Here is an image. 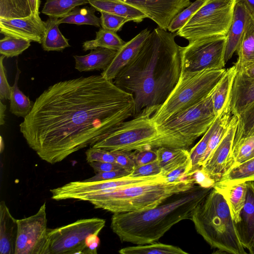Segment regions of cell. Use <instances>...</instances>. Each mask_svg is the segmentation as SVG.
I'll list each match as a JSON object with an SVG mask.
<instances>
[{
  "label": "cell",
  "mask_w": 254,
  "mask_h": 254,
  "mask_svg": "<svg viewBox=\"0 0 254 254\" xmlns=\"http://www.w3.org/2000/svg\"><path fill=\"white\" fill-rule=\"evenodd\" d=\"M191 220L197 233L217 253L246 254L223 195L212 188L194 210Z\"/></svg>",
  "instance_id": "5"
},
{
  "label": "cell",
  "mask_w": 254,
  "mask_h": 254,
  "mask_svg": "<svg viewBox=\"0 0 254 254\" xmlns=\"http://www.w3.org/2000/svg\"><path fill=\"white\" fill-rule=\"evenodd\" d=\"M17 223L14 254H49L46 202L36 214L17 219Z\"/></svg>",
  "instance_id": "13"
},
{
  "label": "cell",
  "mask_w": 254,
  "mask_h": 254,
  "mask_svg": "<svg viewBox=\"0 0 254 254\" xmlns=\"http://www.w3.org/2000/svg\"><path fill=\"white\" fill-rule=\"evenodd\" d=\"M45 31V21L39 13L22 18H0V32L4 35L42 44Z\"/></svg>",
  "instance_id": "16"
},
{
  "label": "cell",
  "mask_w": 254,
  "mask_h": 254,
  "mask_svg": "<svg viewBox=\"0 0 254 254\" xmlns=\"http://www.w3.org/2000/svg\"><path fill=\"white\" fill-rule=\"evenodd\" d=\"M190 178L195 184L205 188H213L216 182L201 168L191 173Z\"/></svg>",
  "instance_id": "48"
},
{
  "label": "cell",
  "mask_w": 254,
  "mask_h": 254,
  "mask_svg": "<svg viewBox=\"0 0 254 254\" xmlns=\"http://www.w3.org/2000/svg\"><path fill=\"white\" fill-rule=\"evenodd\" d=\"M156 151L157 161L162 169L163 175L190 159V150L187 149L161 147Z\"/></svg>",
  "instance_id": "26"
},
{
  "label": "cell",
  "mask_w": 254,
  "mask_h": 254,
  "mask_svg": "<svg viewBox=\"0 0 254 254\" xmlns=\"http://www.w3.org/2000/svg\"><path fill=\"white\" fill-rule=\"evenodd\" d=\"M176 36L159 27L155 28L113 80L117 86L133 95V117L146 108L161 105L178 83L181 58Z\"/></svg>",
  "instance_id": "2"
},
{
  "label": "cell",
  "mask_w": 254,
  "mask_h": 254,
  "mask_svg": "<svg viewBox=\"0 0 254 254\" xmlns=\"http://www.w3.org/2000/svg\"><path fill=\"white\" fill-rule=\"evenodd\" d=\"M160 106L143 109L132 119L123 122L92 147L110 151H133L144 148L158 149L164 147L158 125L152 119L153 114Z\"/></svg>",
  "instance_id": "7"
},
{
  "label": "cell",
  "mask_w": 254,
  "mask_h": 254,
  "mask_svg": "<svg viewBox=\"0 0 254 254\" xmlns=\"http://www.w3.org/2000/svg\"><path fill=\"white\" fill-rule=\"evenodd\" d=\"M126 3L144 13L159 27L167 30L173 18L191 4L190 0H114Z\"/></svg>",
  "instance_id": "14"
},
{
  "label": "cell",
  "mask_w": 254,
  "mask_h": 254,
  "mask_svg": "<svg viewBox=\"0 0 254 254\" xmlns=\"http://www.w3.org/2000/svg\"><path fill=\"white\" fill-rule=\"evenodd\" d=\"M205 1V0H196L178 13L172 20L168 27L169 32L175 33L182 28Z\"/></svg>",
  "instance_id": "40"
},
{
  "label": "cell",
  "mask_w": 254,
  "mask_h": 254,
  "mask_svg": "<svg viewBox=\"0 0 254 254\" xmlns=\"http://www.w3.org/2000/svg\"><path fill=\"white\" fill-rule=\"evenodd\" d=\"M17 69L14 82L11 86L9 111L12 114L24 118L31 111L34 103L18 88V80L20 70L18 66Z\"/></svg>",
  "instance_id": "31"
},
{
  "label": "cell",
  "mask_w": 254,
  "mask_h": 254,
  "mask_svg": "<svg viewBox=\"0 0 254 254\" xmlns=\"http://www.w3.org/2000/svg\"><path fill=\"white\" fill-rule=\"evenodd\" d=\"M238 118L233 146L241 139L254 135V103L238 116Z\"/></svg>",
  "instance_id": "37"
},
{
  "label": "cell",
  "mask_w": 254,
  "mask_h": 254,
  "mask_svg": "<svg viewBox=\"0 0 254 254\" xmlns=\"http://www.w3.org/2000/svg\"><path fill=\"white\" fill-rule=\"evenodd\" d=\"M89 4L96 10L106 12L127 18L129 21L140 23L146 18L139 9L126 3L114 0H88Z\"/></svg>",
  "instance_id": "23"
},
{
  "label": "cell",
  "mask_w": 254,
  "mask_h": 254,
  "mask_svg": "<svg viewBox=\"0 0 254 254\" xmlns=\"http://www.w3.org/2000/svg\"><path fill=\"white\" fill-rule=\"evenodd\" d=\"M254 150V135L243 138L239 140L233 146L230 168L249 159Z\"/></svg>",
  "instance_id": "39"
},
{
  "label": "cell",
  "mask_w": 254,
  "mask_h": 254,
  "mask_svg": "<svg viewBox=\"0 0 254 254\" xmlns=\"http://www.w3.org/2000/svg\"><path fill=\"white\" fill-rule=\"evenodd\" d=\"M134 114L133 95L101 75L49 87L19 125L29 146L53 164L92 147Z\"/></svg>",
  "instance_id": "1"
},
{
  "label": "cell",
  "mask_w": 254,
  "mask_h": 254,
  "mask_svg": "<svg viewBox=\"0 0 254 254\" xmlns=\"http://www.w3.org/2000/svg\"><path fill=\"white\" fill-rule=\"evenodd\" d=\"M89 164L96 173L123 169L116 163L95 161Z\"/></svg>",
  "instance_id": "49"
},
{
  "label": "cell",
  "mask_w": 254,
  "mask_h": 254,
  "mask_svg": "<svg viewBox=\"0 0 254 254\" xmlns=\"http://www.w3.org/2000/svg\"><path fill=\"white\" fill-rule=\"evenodd\" d=\"M157 149L141 148L132 151V156L135 167L157 160Z\"/></svg>",
  "instance_id": "42"
},
{
  "label": "cell",
  "mask_w": 254,
  "mask_h": 254,
  "mask_svg": "<svg viewBox=\"0 0 254 254\" xmlns=\"http://www.w3.org/2000/svg\"><path fill=\"white\" fill-rule=\"evenodd\" d=\"M226 39L224 35L208 36L181 47V75L224 68Z\"/></svg>",
  "instance_id": "10"
},
{
  "label": "cell",
  "mask_w": 254,
  "mask_h": 254,
  "mask_svg": "<svg viewBox=\"0 0 254 254\" xmlns=\"http://www.w3.org/2000/svg\"><path fill=\"white\" fill-rule=\"evenodd\" d=\"M118 51L102 48L92 50L84 56H73L75 68L80 72L105 70L110 64Z\"/></svg>",
  "instance_id": "22"
},
{
  "label": "cell",
  "mask_w": 254,
  "mask_h": 254,
  "mask_svg": "<svg viewBox=\"0 0 254 254\" xmlns=\"http://www.w3.org/2000/svg\"><path fill=\"white\" fill-rule=\"evenodd\" d=\"M226 200L231 216L235 223L239 221L241 211L244 207L247 192V183L226 186L215 182L213 187Z\"/></svg>",
  "instance_id": "24"
},
{
  "label": "cell",
  "mask_w": 254,
  "mask_h": 254,
  "mask_svg": "<svg viewBox=\"0 0 254 254\" xmlns=\"http://www.w3.org/2000/svg\"><path fill=\"white\" fill-rule=\"evenodd\" d=\"M236 0H205L176 36L191 41L215 35H227L231 25Z\"/></svg>",
  "instance_id": "9"
},
{
  "label": "cell",
  "mask_w": 254,
  "mask_h": 254,
  "mask_svg": "<svg viewBox=\"0 0 254 254\" xmlns=\"http://www.w3.org/2000/svg\"><path fill=\"white\" fill-rule=\"evenodd\" d=\"M246 183L245 202L235 225L242 245L250 252L254 238V181Z\"/></svg>",
  "instance_id": "19"
},
{
  "label": "cell",
  "mask_w": 254,
  "mask_h": 254,
  "mask_svg": "<svg viewBox=\"0 0 254 254\" xmlns=\"http://www.w3.org/2000/svg\"><path fill=\"white\" fill-rule=\"evenodd\" d=\"M221 112L217 115L212 125L203 135L201 139L190 150V158L192 164L191 173L201 167L209 138L220 122L221 118Z\"/></svg>",
  "instance_id": "35"
},
{
  "label": "cell",
  "mask_w": 254,
  "mask_h": 254,
  "mask_svg": "<svg viewBox=\"0 0 254 254\" xmlns=\"http://www.w3.org/2000/svg\"><path fill=\"white\" fill-rule=\"evenodd\" d=\"M195 185L192 179L175 182L156 181L110 189L99 194L86 196L82 200L113 213H126L153 208L170 196L189 190Z\"/></svg>",
  "instance_id": "4"
},
{
  "label": "cell",
  "mask_w": 254,
  "mask_h": 254,
  "mask_svg": "<svg viewBox=\"0 0 254 254\" xmlns=\"http://www.w3.org/2000/svg\"><path fill=\"white\" fill-rule=\"evenodd\" d=\"M237 70L244 73L251 78H254V63L237 68Z\"/></svg>",
  "instance_id": "51"
},
{
  "label": "cell",
  "mask_w": 254,
  "mask_h": 254,
  "mask_svg": "<svg viewBox=\"0 0 254 254\" xmlns=\"http://www.w3.org/2000/svg\"><path fill=\"white\" fill-rule=\"evenodd\" d=\"M250 13L244 0H236L232 22L227 35L224 56L225 63L237 51Z\"/></svg>",
  "instance_id": "20"
},
{
  "label": "cell",
  "mask_w": 254,
  "mask_h": 254,
  "mask_svg": "<svg viewBox=\"0 0 254 254\" xmlns=\"http://www.w3.org/2000/svg\"><path fill=\"white\" fill-rule=\"evenodd\" d=\"M249 11L254 14V0H244Z\"/></svg>",
  "instance_id": "54"
},
{
  "label": "cell",
  "mask_w": 254,
  "mask_h": 254,
  "mask_svg": "<svg viewBox=\"0 0 254 254\" xmlns=\"http://www.w3.org/2000/svg\"><path fill=\"white\" fill-rule=\"evenodd\" d=\"M58 18L50 17L45 21L46 31L42 46L46 51H61L70 47L68 40L60 31Z\"/></svg>",
  "instance_id": "28"
},
{
  "label": "cell",
  "mask_w": 254,
  "mask_h": 254,
  "mask_svg": "<svg viewBox=\"0 0 254 254\" xmlns=\"http://www.w3.org/2000/svg\"><path fill=\"white\" fill-rule=\"evenodd\" d=\"M254 157V151H253V152H252V154L251 155V156H250V157L249 159H250V158H253V157Z\"/></svg>",
  "instance_id": "55"
},
{
  "label": "cell",
  "mask_w": 254,
  "mask_h": 254,
  "mask_svg": "<svg viewBox=\"0 0 254 254\" xmlns=\"http://www.w3.org/2000/svg\"><path fill=\"white\" fill-rule=\"evenodd\" d=\"M238 121L237 116H232L225 135L201 166V169L216 182L230 167Z\"/></svg>",
  "instance_id": "15"
},
{
  "label": "cell",
  "mask_w": 254,
  "mask_h": 254,
  "mask_svg": "<svg viewBox=\"0 0 254 254\" xmlns=\"http://www.w3.org/2000/svg\"><path fill=\"white\" fill-rule=\"evenodd\" d=\"M237 53V68L254 63V14L250 13Z\"/></svg>",
  "instance_id": "25"
},
{
  "label": "cell",
  "mask_w": 254,
  "mask_h": 254,
  "mask_svg": "<svg viewBox=\"0 0 254 254\" xmlns=\"http://www.w3.org/2000/svg\"><path fill=\"white\" fill-rule=\"evenodd\" d=\"M163 174L162 170L156 161L135 167L129 175L131 177H145Z\"/></svg>",
  "instance_id": "44"
},
{
  "label": "cell",
  "mask_w": 254,
  "mask_h": 254,
  "mask_svg": "<svg viewBox=\"0 0 254 254\" xmlns=\"http://www.w3.org/2000/svg\"><path fill=\"white\" fill-rule=\"evenodd\" d=\"M32 13L29 0H0V18H22Z\"/></svg>",
  "instance_id": "36"
},
{
  "label": "cell",
  "mask_w": 254,
  "mask_h": 254,
  "mask_svg": "<svg viewBox=\"0 0 254 254\" xmlns=\"http://www.w3.org/2000/svg\"><path fill=\"white\" fill-rule=\"evenodd\" d=\"M126 43L117 34V32L101 28L96 32L95 39L83 42L82 48L84 51L92 50L97 48L118 51Z\"/></svg>",
  "instance_id": "30"
},
{
  "label": "cell",
  "mask_w": 254,
  "mask_h": 254,
  "mask_svg": "<svg viewBox=\"0 0 254 254\" xmlns=\"http://www.w3.org/2000/svg\"><path fill=\"white\" fill-rule=\"evenodd\" d=\"M96 234L89 235L86 238L85 244L87 254H96L97 248L100 245V239Z\"/></svg>",
  "instance_id": "50"
},
{
  "label": "cell",
  "mask_w": 254,
  "mask_h": 254,
  "mask_svg": "<svg viewBox=\"0 0 254 254\" xmlns=\"http://www.w3.org/2000/svg\"><path fill=\"white\" fill-rule=\"evenodd\" d=\"M88 163L95 161L115 163V158L112 151L101 148L91 147L85 152Z\"/></svg>",
  "instance_id": "43"
},
{
  "label": "cell",
  "mask_w": 254,
  "mask_h": 254,
  "mask_svg": "<svg viewBox=\"0 0 254 254\" xmlns=\"http://www.w3.org/2000/svg\"><path fill=\"white\" fill-rule=\"evenodd\" d=\"M100 22L102 28L115 32L120 30L126 22V17L106 12H101Z\"/></svg>",
  "instance_id": "41"
},
{
  "label": "cell",
  "mask_w": 254,
  "mask_h": 254,
  "mask_svg": "<svg viewBox=\"0 0 254 254\" xmlns=\"http://www.w3.org/2000/svg\"><path fill=\"white\" fill-rule=\"evenodd\" d=\"M30 42L24 39L5 35L0 40V54L7 58L18 56L30 47Z\"/></svg>",
  "instance_id": "38"
},
{
  "label": "cell",
  "mask_w": 254,
  "mask_h": 254,
  "mask_svg": "<svg viewBox=\"0 0 254 254\" xmlns=\"http://www.w3.org/2000/svg\"><path fill=\"white\" fill-rule=\"evenodd\" d=\"M42 13L58 19L66 15L78 6L88 3V0H45Z\"/></svg>",
  "instance_id": "34"
},
{
  "label": "cell",
  "mask_w": 254,
  "mask_h": 254,
  "mask_svg": "<svg viewBox=\"0 0 254 254\" xmlns=\"http://www.w3.org/2000/svg\"><path fill=\"white\" fill-rule=\"evenodd\" d=\"M166 180L163 174L145 177H123L96 182L74 181L50 190L52 199L56 200L82 199L87 196L99 194L110 189H118L156 181Z\"/></svg>",
  "instance_id": "12"
},
{
  "label": "cell",
  "mask_w": 254,
  "mask_h": 254,
  "mask_svg": "<svg viewBox=\"0 0 254 254\" xmlns=\"http://www.w3.org/2000/svg\"><path fill=\"white\" fill-rule=\"evenodd\" d=\"M17 235V219L4 201L0 203V253L14 254Z\"/></svg>",
  "instance_id": "21"
},
{
  "label": "cell",
  "mask_w": 254,
  "mask_h": 254,
  "mask_svg": "<svg viewBox=\"0 0 254 254\" xmlns=\"http://www.w3.org/2000/svg\"><path fill=\"white\" fill-rule=\"evenodd\" d=\"M213 92L158 125L164 147L189 149L205 133L217 116L213 107Z\"/></svg>",
  "instance_id": "6"
},
{
  "label": "cell",
  "mask_w": 254,
  "mask_h": 254,
  "mask_svg": "<svg viewBox=\"0 0 254 254\" xmlns=\"http://www.w3.org/2000/svg\"><path fill=\"white\" fill-rule=\"evenodd\" d=\"M32 13H39L40 0H29Z\"/></svg>",
  "instance_id": "52"
},
{
  "label": "cell",
  "mask_w": 254,
  "mask_h": 254,
  "mask_svg": "<svg viewBox=\"0 0 254 254\" xmlns=\"http://www.w3.org/2000/svg\"><path fill=\"white\" fill-rule=\"evenodd\" d=\"M150 32L146 28L126 42L117 52L108 67L101 73V76L108 80L113 81L120 70L139 52Z\"/></svg>",
  "instance_id": "18"
},
{
  "label": "cell",
  "mask_w": 254,
  "mask_h": 254,
  "mask_svg": "<svg viewBox=\"0 0 254 254\" xmlns=\"http://www.w3.org/2000/svg\"><path fill=\"white\" fill-rule=\"evenodd\" d=\"M212 189L195 185L153 208L114 213L111 228L122 242L137 245L156 242L176 224L191 220L194 210Z\"/></svg>",
  "instance_id": "3"
},
{
  "label": "cell",
  "mask_w": 254,
  "mask_h": 254,
  "mask_svg": "<svg viewBox=\"0 0 254 254\" xmlns=\"http://www.w3.org/2000/svg\"><path fill=\"white\" fill-rule=\"evenodd\" d=\"M131 173V172L124 169L108 172H99L97 173L93 177L84 181L87 182H96L109 180L127 176L129 175Z\"/></svg>",
  "instance_id": "47"
},
{
  "label": "cell",
  "mask_w": 254,
  "mask_h": 254,
  "mask_svg": "<svg viewBox=\"0 0 254 254\" xmlns=\"http://www.w3.org/2000/svg\"><path fill=\"white\" fill-rule=\"evenodd\" d=\"M105 223L106 220L102 218H86L48 229L49 254H87V237L92 234L98 235Z\"/></svg>",
  "instance_id": "11"
},
{
  "label": "cell",
  "mask_w": 254,
  "mask_h": 254,
  "mask_svg": "<svg viewBox=\"0 0 254 254\" xmlns=\"http://www.w3.org/2000/svg\"><path fill=\"white\" fill-rule=\"evenodd\" d=\"M254 103V78L237 70L229 98L232 115L239 116Z\"/></svg>",
  "instance_id": "17"
},
{
  "label": "cell",
  "mask_w": 254,
  "mask_h": 254,
  "mask_svg": "<svg viewBox=\"0 0 254 254\" xmlns=\"http://www.w3.org/2000/svg\"><path fill=\"white\" fill-rule=\"evenodd\" d=\"M115 158V163L123 169L132 172L135 165L132 156V151H112Z\"/></svg>",
  "instance_id": "45"
},
{
  "label": "cell",
  "mask_w": 254,
  "mask_h": 254,
  "mask_svg": "<svg viewBox=\"0 0 254 254\" xmlns=\"http://www.w3.org/2000/svg\"><path fill=\"white\" fill-rule=\"evenodd\" d=\"M6 105L3 104L1 101H0V125H2L4 124V117L5 111L6 110Z\"/></svg>",
  "instance_id": "53"
},
{
  "label": "cell",
  "mask_w": 254,
  "mask_h": 254,
  "mask_svg": "<svg viewBox=\"0 0 254 254\" xmlns=\"http://www.w3.org/2000/svg\"><path fill=\"white\" fill-rule=\"evenodd\" d=\"M5 57L1 55L0 58V100L10 99L11 86L8 82L5 68L3 64Z\"/></svg>",
  "instance_id": "46"
},
{
  "label": "cell",
  "mask_w": 254,
  "mask_h": 254,
  "mask_svg": "<svg viewBox=\"0 0 254 254\" xmlns=\"http://www.w3.org/2000/svg\"><path fill=\"white\" fill-rule=\"evenodd\" d=\"M237 68L235 65L226 71L213 90L212 104L215 114L217 116L229 101Z\"/></svg>",
  "instance_id": "27"
},
{
  "label": "cell",
  "mask_w": 254,
  "mask_h": 254,
  "mask_svg": "<svg viewBox=\"0 0 254 254\" xmlns=\"http://www.w3.org/2000/svg\"><path fill=\"white\" fill-rule=\"evenodd\" d=\"M226 70L209 69L181 75L166 100L153 114V120L159 125L202 100L213 90Z\"/></svg>",
  "instance_id": "8"
},
{
  "label": "cell",
  "mask_w": 254,
  "mask_h": 254,
  "mask_svg": "<svg viewBox=\"0 0 254 254\" xmlns=\"http://www.w3.org/2000/svg\"><path fill=\"white\" fill-rule=\"evenodd\" d=\"M95 10L92 6L76 7L64 17L59 19L58 22L59 24L90 25L100 27V18L95 15Z\"/></svg>",
  "instance_id": "33"
},
{
  "label": "cell",
  "mask_w": 254,
  "mask_h": 254,
  "mask_svg": "<svg viewBox=\"0 0 254 254\" xmlns=\"http://www.w3.org/2000/svg\"><path fill=\"white\" fill-rule=\"evenodd\" d=\"M119 253L121 254H188L178 247L155 242L124 248Z\"/></svg>",
  "instance_id": "32"
},
{
  "label": "cell",
  "mask_w": 254,
  "mask_h": 254,
  "mask_svg": "<svg viewBox=\"0 0 254 254\" xmlns=\"http://www.w3.org/2000/svg\"><path fill=\"white\" fill-rule=\"evenodd\" d=\"M248 181H254V157L230 168L216 182L231 186Z\"/></svg>",
  "instance_id": "29"
}]
</instances>
